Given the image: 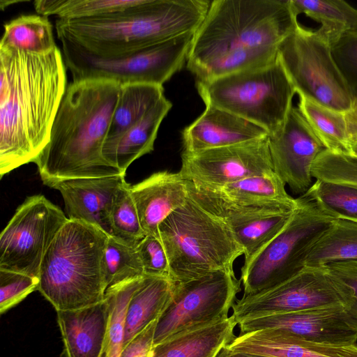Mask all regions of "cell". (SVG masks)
<instances>
[{"mask_svg": "<svg viewBox=\"0 0 357 357\" xmlns=\"http://www.w3.org/2000/svg\"><path fill=\"white\" fill-rule=\"evenodd\" d=\"M63 55L0 44V176L33 162L47 144L66 90Z\"/></svg>", "mask_w": 357, "mask_h": 357, "instance_id": "1", "label": "cell"}, {"mask_svg": "<svg viewBox=\"0 0 357 357\" xmlns=\"http://www.w3.org/2000/svg\"></svg>", "mask_w": 357, "mask_h": 357, "instance_id": "47", "label": "cell"}, {"mask_svg": "<svg viewBox=\"0 0 357 357\" xmlns=\"http://www.w3.org/2000/svg\"><path fill=\"white\" fill-rule=\"evenodd\" d=\"M225 348L270 357H357V344L334 346L306 341L275 329L234 336Z\"/></svg>", "mask_w": 357, "mask_h": 357, "instance_id": "21", "label": "cell"}, {"mask_svg": "<svg viewBox=\"0 0 357 357\" xmlns=\"http://www.w3.org/2000/svg\"><path fill=\"white\" fill-rule=\"evenodd\" d=\"M344 113L347 136L352 149L357 144V95L354 96L349 108Z\"/></svg>", "mask_w": 357, "mask_h": 357, "instance_id": "43", "label": "cell"}, {"mask_svg": "<svg viewBox=\"0 0 357 357\" xmlns=\"http://www.w3.org/2000/svg\"><path fill=\"white\" fill-rule=\"evenodd\" d=\"M260 126L222 109L206 105L182 131L183 152L224 147L268 137Z\"/></svg>", "mask_w": 357, "mask_h": 357, "instance_id": "19", "label": "cell"}, {"mask_svg": "<svg viewBox=\"0 0 357 357\" xmlns=\"http://www.w3.org/2000/svg\"><path fill=\"white\" fill-rule=\"evenodd\" d=\"M195 32L178 35L131 55L101 58L68 40H60L62 55L73 82L108 79L119 84L159 86L179 71L187 61Z\"/></svg>", "mask_w": 357, "mask_h": 357, "instance_id": "9", "label": "cell"}, {"mask_svg": "<svg viewBox=\"0 0 357 357\" xmlns=\"http://www.w3.org/2000/svg\"><path fill=\"white\" fill-rule=\"evenodd\" d=\"M158 238L175 282L233 269L236 259L244 254L229 229L189 196L160 224Z\"/></svg>", "mask_w": 357, "mask_h": 357, "instance_id": "6", "label": "cell"}, {"mask_svg": "<svg viewBox=\"0 0 357 357\" xmlns=\"http://www.w3.org/2000/svg\"><path fill=\"white\" fill-rule=\"evenodd\" d=\"M288 0H214L195 32L187 69L208 81L275 61L298 23Z\"/></svg>", "mask_w": 357, "mask_h": 357, "instance_id": "2", "label": "cell"}, {"mask_svg": "<svg viewBox=\"0 0 357 357\" xmlns=\"http://www.w3.org/2000/svg\"><path fill=\"white\" fill-rule=\"evenodd\" d=\"M236 323L231 316L183 331L154 345L151 357H217L231 342Z\"/></svg>", "mask_w": 357, "mask_h": 357, "instance_id": "25", "label": "cell"}, {"mask_svg": "<svg viewBox=\"0 0 357 357\" xmlns=\"http://www.w3.org/2000/svg\"><path fill=\"white\" fill-rule=\"evenodd\" d=\"M239 333L275 329L306 341L334 346L356 344L357 326L342 305L245 320Z\"/></svg>", "mask_w": 357, "mask_h": 357, "instance_id": "16", "label": "cell"}, {"mask_svg": "<svg viewBox=\"0 0 357 357\" xmlns=\"http://www.w3.org/2000/svg\"><path fill=\"white\" fill-rule=\"evenodd\" d=\"M196 86L205 105L245 119L268 135L283 125L296 93L278 56L260 67L208 81H197Z\"/></svg>", "mask_w": 357, "mask_h": 357, "instance_id": "7", "label": "cell"}, {"mask_svg": "<svg viewBox=\"0 0 357 357\" xmlns=\"http://www.w3.org/2000/svg\"><path fill=\"white\" fill-rule=\"evenodd\" d=\"M278 56L298 96L342 112L349 108L354 95L334 59L333 46L317 30L298 22Z\"/></svg>", "mask_w": 357, "mask_h": 357, "instance_id": "10", "label": "cell"}, {"mask_svg": "<svg viewBox=\"0 0 357 357\" xmlns=\"http://www.w3.org/2000/svg\"><path fill=\"white\" fill-rule=\"evenodd\" d=\"M136 248L145 275L170 278L166 252L158 237L146 235Z\"/></svg>", "mask_w": 357, "mask_h": 357, "instance_id": "40", "label": "cell"}, {"mask_svg": "<svg viewBox=\"0 0 357 357\" xmlns=\"http://www.w3.org/2000/svg\"><path fill=\"white\" fill-rule=\"evenodd\" d=\"M351 153L357 156V144L352 147Z\"/></svg>", "mask_w": 357, "mask_h": 357, "instance_id": "45", "label": "cell"}, {"mask_svg": "<svg viewBox=\"0 0 357 357\" xmlns=\"http://www.w3.org/2000/svg\"><path fill=\"white\" fill-rule=\"evenodd\" d=\"M298 108L325 149L334 153H351L344 113L298 96Z\"/></svg>", "mask_w": 357, "mask_h": 357, "instance_id": "30", "label": "cell"}, {"mask_svg": "<svg viewBox=\"0 0 357 357\" xmlns=\"http://www.w3.org/2000/svg\"><path fill=\"white\" fill-rule=\"evenodd\" d=\"M292 13L319 22L317 31L333 45L345 34L357 32V9L343 0H288Z\"/></svg>", "mask_w": 357, "mask_h": 357, "instance_id": "27", "label": "cell"}, {"mask_svg": "<svg viewBox=\"0 0 357 357\" xmlns=\"http://www.w3.org/2000/svg\"><path fill=\"white\" fill-rule=\"evenodd\" d=\"M139 0H37L33 2L38 15H56L70 20L98 17L125 9Z\"/></svg>", "mask_w": 357, "mask_h": 357, "instance_id": "33", "label": "cell"}, {"mask_svg": "<svg viewBox=\"0 0 357 357\" xmlns=\"http://www.w3.org/2000/svg\"><path fill=\"white\" fill-rule=\"evenodd\" d=\"M187 187L191 199L229 229L243 249L245 261L261 250L282 231L294 211L230 205L195 190L188 181Z\"/></svg>", "mask_w": 357, "mask_h": 357, "instance_id": "17", "label": "cell"}, {"mask_svg": "<svg viewBox=\"0 0 357 357\" xmlns=\"http://www.w3.org/2000/svg\"><path fill=\"white\" fill-rule=\"evenodd\" d=\"M357 260V222L337 218L311 244L305 267H323L335 261Z\"/></svg>", "mask_w": 357, "mask_h": 357, "instance_id": "28", "label": "cell"}, {"mask_svg": "<svg viewBox=\"0 0 357 357\" xmlns=\"http://www.w3.org/2000/svg\"><path fill=\"white\" fill-rule=\"evenodd\" d=\"M3 27L0 44L36 54L47 53L56 47L52 25L46 16L23 15Z\"/></svg>", "mask_w": 357, "mask_h": 357, "instance_id": "31", "label": "cell"}, {"mask_svg": "<svg viewBox=\"0 0 357 357\" xmlns=\"http://www.w3.org/2000/svg\"><path fill=\"white\" fill-rule=\"evenodd\" d=\"M241 283L233 269L175 282L172 298L158 319L153 346L183 331L228 318Z\"/></svg>", "mask_w": 357, "mask_h": 357, "instance_id": "11", "label": "cell"}, {"mask_svg": "<svg viewBox=\"0 0 357 357\" xmlns=\"http://www.w3.org/2000/svg\"><path fill=\"white\" fill-rule=\"evenodd\" d=\"M63 357H101L109 323L107 301L74 310H57Z\"/></svg>", "mask_w": 357, "mask_h": 357, "instance_id": "23", "label": "cell"}, {"mask_svg": "<svg viewBox=\"0 0 357 357\" xmlns=\"http://www.w3.org/2000/svg\"><path fill=\"white\" fill-rule=\"evenodd\" d=\"M164 96L162 86L146 83L122 84L105 142L116 139L136 124Z\"/></svg>", "mask_w": 357, "mask_h": 357, "instance_id": "29", "label": "cell"}, {"mask_svg": "<svg viewBox=\"0 0 357 357\" xmlns=\"http://www.w3.org/2000/svg\"><path fill=\"white\" fill-rule=\"evenodd\" d=\"M172 106L164 96L136 124L116 139L104 143V159L125 174L132 162L153 151L160 126Z\"/></svg>", "mask_w": 357, "mask_h": 357, "instance_id": "24", "label": "cell"}, {"mask_svg": "<svg viewBox=\"0 0 357 357\" xmlns=\"http://www.w3.org/2000/svg\"><path fill=\"white\" fill-rule=\"evenodd\" d=\"M333 54L354 95H357V32L343 36L333 45Z\"/></svg>", "mask_w": 357, "mask_h": 357, "instance_id": "41", "label": "cell"}, {"mask_svg": "<svg viewBox=\"0 0 357 357\" xmlns=\"http://www.w3.org/2000/svg\"><path fill=\"white\" fill-rule=\"evenodd\" d=\"M125 183L117 191L109 214L112 236L130 246L137 247L146 236L137 211Z\"/></svg>", "mask_w": 357, "mask_h": 357, "instance_id": "35", "label": "cell"}, {"mask_svg": "<svg viewBox=\"0 0 357 357\" xmlns=\"http://www.w3.org/2000/svg\"><path fill=\"white\" fill-rule=\"evenodd\" d=\"M338 305H342L341 297L324 268L305 267L270 289L243 296L233 304L231 316L238 325L272 314Z\"/></svg>", "mask_w": 357, "mask_h": 357, "instance_id": "13", "label": "cell"}, {"mask_svg": "<svg viewBox=\"0 0 357 357\" xmlns=\"http://www.w3.org/2000/svg\"><path fill=\"white\" fill-rule=\"evenodd\" d=\"M108 236L96 226L69 219L58 231L38 276V290L56 311L78 310L104 300Z\"/></svg>", "mask_w": 357, "mask_h": 357, "instance_id": "5", "label": "cell"}, {"mask_svg": "<svg viewBox=\"0 0 357 357\" xmlns=\"http://www.w3.org/2000/svg\"><path fill=\"white\" fill-rule=\"evenodd\" d=\"M157 321H152L125 344L121 357H151Z\"/></svg>", "mask_w": 357, "mask_h": 357, "instance_id": "42", "label": "cell"}, {"mask_svg": "<svg viewBox=\"0 0 357 357\" xmlns=\"http://www.w3.org/2000/svg\"><path fill=\"white\" fill-rule=\"evenodd\" d=\"M38 278L0 269V312L3 314L38 290Z\"/></svg>", "mask_w": 357, "mask_h": 357, "instance_id": "39", "label": "cell"}, {"mask_svg": "<svg viewBox=\"0 0 357 357\" xmlns=\"http://www.w3.org/2000/svg\"><path fill=\"white\" fill-rule=\"evenodd\" d=\"M188 183L195 190L230 205L287 211L296 206V199L287 192L286 185L274 172L222 185Z\"/></svg>", "mask_w": 357, "mask_h": 357, "instance_id": "22", "label": "cell"}, {"mask_svg": "<svg viewBox=\"0 0 357 357\" xmlns=\"http://www.w3.org/2000/svg\"><path fill=\"white\" fill-rule=\"evenodd\" d=\"M178 173L185 180L222 185L273 172L268 137L234 145L183 152Z\"/></svg>", "mask_w": 357, "mask_h": 357, "instance_id": "14", "label": "cell"}, {"mask_svg": "<svg viewBox=\"0 0 357 357\" xmlns=\"http://www.w3.org/2000/svg\"><path fill=\"white\" fill-rule=\"evenodd\" d=\"M354 220V221H356V222H357V220Z\"/></svg>", "mask_w": 357, "mask_h": 357, "instance_id": "46", "label": "cell"}, {"mask_svg": "<svg viewBox=\"0 0 357 357\" xmlns=\"http://www.w3.org/2000/svg\"><path fill=\"white\" fill-rule=\"evenodd\" d=\"M273 172L294 194L312 185V165L325 149L298 107H292L283 125L268 135Z\"/></svg>", "mask_w": 357, "mask_h": 357, "instance_id": "15", "label": "cell"}, {"mask_svg": "<svg viewBox=\"0 0 357 357\" xmlns=\"http://www.w3.org/2000/svg\"><path fill=\"white\" fill-rule=\"evenodd\" d=\"M312 174L315 179L357 188V156L324 149L314 160Z\"/></svg>", "mask_w": 357, "mask_h": 357, "instance_id": "37", "label": "cell"}, {"mask_svg": "<svg viewBox=\"0 0 357 357\" xmlns=\"http://www.w3.org/2000/svg\"><path fill=\"white\" fill-rule=\"evenodd\" d=\"M208 0H139L108 15L57 19L59 40L73 42L101 58L131 55L181 34L195 32L209 8Z\"/></svg>", "mask_w": 357, "mask_h": 357, "instance_id": "4", "label": "cell"}, {"mask_svg": "<svg viewBox=\"0 0 357 357\" xmlns=\"http://www.w3.org/2000/svg\"><path fill=\"white\" fill-rule=\"evenodd\" d=\"M140 224L146 235L158 238V227L188 198L187 181L181 174L158 172L130 186Z\"/></svg>", "mask_w": 357, "mask_h": 357, "instance_id": "20", "label": "cell"}, {"mask_svg": "<svg viewBox=\"0 0 357 357\" xmlns=\"http://www.w3.org/2000/svg\"><path fill=\"white\" fill-rule=\"evenodd\" d=\"M121 84L108 79L71 82L66 88L50 139L34 160L43 183L123 174L103 158L102 149Z\"/></svg>", "mask_w": 357, "mask_h": 357, "instance_id": "3", "label": "cell"}, {"mask_svg": "<svg viewBox=\"0 0 357 357\" xmlns=\"http://www.w3.org/2000/svg\"><path fill=\"white\" fill-rule=\"evenodd\" d=\"M174 286L169 277L144 276L127 306L123 346L160 317L172 298Z\"/></svg>", "mask_w": 357, "mask_h": 357, "instance_id": "26", "label": "cell"}, {"mask_svg": "<svg viewBox=\"0 0 357 357\" xmlns=\"http://www.w3.org/2000/svg\"><path fill=\"white\" fill-rule=\"evenodd\" d=\"M106 290L123 282L144 276L137 248L108 236L104 252Z\"/></svg>", "mask_w": 357, "mask_h": 357, "instance_id": "34", "label": "cell"}, {"mask_svg": "<svg viewBox=\"0 0 357 357\" xmlns=\"http://www.w3.org/2000/svg\"><path fill=\"white\" fill-rule=\"evenodd\" d=\"M217 357H270V356L250 354H246V353L232 352L224 347L220 351V352L218 354Z\"/></svg>", "mask_w": 357, "mask_h": 357, "instance_id": "44", "label": "cell"}, {"mask_svg": "<svg viewBox=\"0 0 357 357\" xmlns=\"http://www.w3.org/2000/svg\"><path fill=\"white\" fill-rule=\"evenodd\" d=\"M335 219L307 192L296 198V206L285 227L244 261L240 279L243 296L270 289L304 268L308 248Z\"/></svg>", "mask_w": 357, "mask_h": 357, "instance_id": "8", "label": "cell"}, {"mask_svg": "<svg viewBox=\"0 0 357 357\" xmlns=\"http://www.w3.org/2000/svg\"><path fill=\"white\" fill-rule=\"evenodd\" d=\"M306 192L336 219L357 220V188L316 179Z\"/></svg>", "mask_w": 357, "mask_h": 357, "instance_id": "36", "label": "cell"}, {"mask_svg": "<svg viewBox=\"0 0 357 357\" xmlns=\"http://www.w3.org/2000/svg\"><path fill=\"white\" fill-rule=\"evenodd\" d=\"M68 220L45 196L27 197L0 235V269L38 278L49 246Z\"/></svg>", "mask_w": 357, "mask_h": 357, "instance_id": "12", "label": "cell"}, {"mask_svg": "<svg viewBox=\"0 0 357 357\" xmlns=\"http://www.w3.org/2000/svg\"><path fill=\"white\" fill-rule=\"evenodd\" d=\"M323 267L337 288L344 308L357 326V260L331 262Z\"/></svg>", "mask_w": 357, "mask_h": 357, "instance_id": "38", "label": "cell"}, {"mask_svg": "<svg viewBox=\"0 0 357 357\" xmlns=\"http://www.w3.org/2000/svg\"><path fill=\"white\" fill-rule=\"evenodd\" d=\"M144 276L123 282L106 290L105 298L109 304V323L101 357H121L127 306Z\"/></svg>", "mask_w": 357, "mask_h": 357, "instance_id": "32", "label": "cell"}, {"mask_svg": "<svg viewBox=\"0 0 357 357\" xmlns=\"http://www.w3.org/2000/svg\"><path fill=\"white\" fill-rule=\"evenodd\" d=\"M125 183V174H120L63 180L51 188L62 195L69 220L92 225L112 236L110 211L118 190Z\"/></svg>", "mask_w": 357, "mask_h": 357, "instance_id": "18", "label": "cell"}]
</instances>
